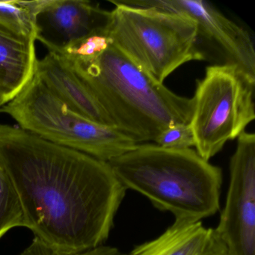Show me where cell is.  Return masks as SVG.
<instances>
[{"instance_id":"1","label":"cell","mask_w":255,"mask_h":255,"mask_svg":"<svg viewBox=\"0 0 255 255\" xmlns=\"http://www.w3.org/2000/svg\"><path fill=\"white\" fill-rule=\"evenodd\" d=\"M0 163L35 238L64 254L103 246L128 189L110 164L0 124Z\"/></svg>"},{"instance_id":"2","label":"cell","mask_w":255,"mask_h":255,"mask_svg":"<svg viewBox=\"0 0 255 255\" xmlns=\"http://www.w3.org/2000/svg\"><path fill=\"white\" fill-rule=\"evenodd\" d=\"M65 61L95 95L113 126L137 144L155 142L171 125L190 124L193 99L171 92L113 44L92 59Z\"/></svg>"},{"instance_id":"3","label":"cell","mask_w":255,"mask_h":255,"mask_svg":"<svg viewBox=\"0 0 255 255\" xmlns=\"http://www.w3.org/2000/svg\"><path fill=\"white\" fill-rule=\"evenodd\" d=\"M108 163L127 189L172 213L175 220L199 222L220 207L222 170L191 148L138 144Z\"/></svg>"},{"instance_id":"4","label":"cell","mask_w":255,"mask_h":255,"mask_svg":"<svg viewBox=\"0 0 255 255\" xmlns=\"http://www.w3.org/2000/svg\"><path fill=\"white\" fill-rule=\"evenodd\" d=\"M110 2L116 5L106 28L111 44L156 81L163 83L186 62L204 61L190 17L119 0Z\"/></svg>"},{"instance_id":"5","label":"cell","mask_w":255,"mask_h":255,"mask_svg":"<svg viewBox=\"0 0 255 255\" xmlns=\"http://www.w3.org/2000/svg\"><path fill=\"white\" fill-rule=\"evenodd\" d=\"M0 113L11 116L24 130L104 162L138 144L114 127L94 122L70 109L35 74Z\"/></svg>"},{"instance_id":"6","label":"cell","mask_w":255,"mask_h":255,"mask_svg":"<svg viewBox=\"0 0 255 255\" xmlns=\"http://www.w3.org/2000/svg\"><path fill=\"white\" fill-rule=\"evenodd\" d=\"M255 80L236 67L206 68L204 78L197 81L190 122L201 158L210 160L255 120Z\"/></svg>"},{"instance_id":"7","label":"cell","mask_w":255,"mask_h":255,"mask_svg":"<svg viewBox=\"0 0 255 255\" xmlns=\"http://www.w3.org/2000/svg\"><path fill=\"white\" fill-rule=\"evenodd\" d=\"M141 8H156L195 21L197 43L204 61L238 68L255 80V44L247 30L204 0H120Z\"/></svg>"},{"instance_id":"8","label":"cell","mask_w":255,"mask_h":255,"mask_svg":"<svg viewBox=\"0 0 255 255\" xmlns=\"http://www.w3.org/2000/svg\"><path fill=\"white\" fill-rule=\"evenodd\" d=\"M237 138L226 203L215 231L230 255H255V135L244 131Z\"/></svg>"},{"instance_id":"9","label":"cell","mask_w":255,"mask_h":255,"mask_svg":"<svg viewBox=\"0 0 255 255\" xmlns=\"http://www.w3.org/2000/svg\"><path fill=\"white\" fill-rule=\"evenodd\" d=\"M110 11L86 0H44L36 16L37 40L49 52L94 33L105 32Z\"/></svg>"},{"instance_id":"10","label":"cell","mask_w":255,"mask_h":255,"mask_svg":"<svg viewBox=\"0 0 255 255\" xmlns=\"http://www.w3.org/2000/svg\"><path fill=\"white\" fill-rule=\"evenodd\" d=\"M35 75L76 113L101 125L114 127L95 95L60 55L49 52L38 60Z\"/></svg>"},{"instance_id":"11","label":"cell","mask_w":255,"mask_h":255,"mask_svg":"<svg viewBox=\"0 0 255 255\" xmlns=\"http://www.w3.org/2000/svg\"><path fill=\"white\" fill-rule=\"evenodd\" d=\"M127 255H230L213 228L199 222L175 220L154 240L135 246Z\"/></svg>"},{"instance_id":"12","label":"cell","mask_w":255,"mask_h":255,"mask_svg":"<svg viewBox=\"0 0 255 255\" xmlns=\"http://www.w3.org/2000/svg\"><path fill=\"white\" fill-rule=\"evenodd\" d=\"M35 43L0 30V108L15 98L35 76Z\"/></svg>"},{"instance_id":"13","label":"cell","mask_w":255,"mask_h":255,"mask_svg":"<svg viewBox=\"0 0 255 255\" xmlns=\"http://www.w3.org/2000/svg\"><path fill=\"white\" fill-rule=\"evenodd\" d=\"M44 1H0V30L36 41V16Z\"/></svg>"},{"instance_id":"14","label":"cell","mask_w":255,"mask_h":255,"mask_svg":"<svg viewBox=\"0 0 255 255\" xmlns=\"http://www.w3.org/2000/svg\"><path fill=\"white\" fill-rule=\"evenodd\" d=\"M17 227H25L23 208L12 180L0 163V239Z\"/></svg>"},{"instance_id":"15","label":"cell","mask_w":255,"mask_h":255,"mask_svg":"<svg viewBox=\"0 0 255 255\" xmlns=\"http://www.w3.org/2000/svg\"><path fill=\"white\" fill-rule=\"evenodd\" d=\"M111 44L105 32L92 34L62 49L58 54L68 62L92 59L99 56Z\"/></svg>"},{"instance_id":"16","label":"cell","mask_w":255,"mask_h":255,"mask_svg":"<svg viewBox=\"0 0 255 255\" xmlns=\"http://www.w3.org/2000/svg\"><path fill=\"white\" fill-rule=\"evenodd\" d=\"M155 143L159 147L171 150H185L195 147V137L190 124H176L165 128Z\"/></svg>"},{"instance_id":"17","label":"cell","mask_w":255,"mask_h":255,"mask_svg":"<svg viewBox=\"0 0 255 255\" xmlns=\"http://www.w3.org/2000/svg\"><path fill=\"white\" fill-rule=\"evenodd\" d=\"M127 255L117 248L101 246L95 249L77 254H64L55 250L41 240L35 238L20 255Z\"/></svg>"},{"instance_id":"18","label":"cell","mask_w":255,"mask_h":255,"mask_svg":"<svg viewBox=\"0 0 255 255\" xmlns=\"http://www.w3.org/2000/svg\"><path fill=\"white\" fill-rule=\"evenodd\" d=\"M0 110H1V108H0Z\"/></svg>"}]
</instances>
